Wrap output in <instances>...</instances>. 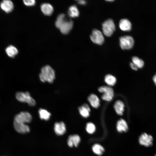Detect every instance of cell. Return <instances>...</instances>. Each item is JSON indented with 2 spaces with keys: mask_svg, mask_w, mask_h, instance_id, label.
<instances>
[{
  "mask_svg": "<svg viewBox=\"0 0 156 156\" xmlns=\"http://www.w3.org/2000/svg\"><path fill=\"white\" fill-rule=\"evenodd\" d=\"M32 117L31 114L27 112H22L16 114L14 120V126L17 131H23L27 127V123L30 122Z\"/></svg>",
  "mask_w": 156,
  "mask_h": 156,
  "instance_id": "obj_1",
  "label": "cell"
},
{
  "mask_svg": "<svg viewBox=\"0 0 156 156\" xmlns=\"http://www.w3.org/2000/svg\"><path fill=\"white\" fill-rule=\"evenodd\" d=\"M55 25L62 33L66 34L68 33L72 28L73 22L64 14H59L57 17Z\"/></svg>",
  "mask_w": 156,
  "mask_h": 156,
  "instance_id": "obj_2",
  "label": "cell"
},
{
  "mask_svg": "<svg viewBox=\"0 0 156 156\" xmlns=\"http://www.w3.org/2000/svg\"><path fill=\"white\" fill-rule=\"evenodd\" d=\"M55 73L54 70L50 66L46 65L41 69L39 75L40 80L42 82H46L52 83L55 78Z\"/></svg>",
  "mask_w": 156,
  "mask_h": 156,
  "instance_id": "obj_3",
  "label": "cell"
},
{
  "mask_svg": "<svg viewBox=\"0 0 156 156\" xmlns=\"http://www.w3.org/2000/svg\"><path fill=\"white\" fill-rule=\"evenodd\" d=\"M15 96L19 101L26 103L30 106H34L36 104L35 101L32 97L28 92H18L16 93Z\"/></svg>",
  "mask_w": 156,
  "mask_h": 156,
  "instance_id": "obj_4",
  "label": "cell"
},
{
  "mask_svg": "<svg viewBox=\"0 0 156 156\" xmlns=\"http://www.w3.org/2000/svg\"><path fill=\"white\" fill-rule=\"evenodd\" d=\"M102 29L104 34L109 37L112 35L115 30V26L113 20L109 19L105 21L102 25Z\"/></svg>",
  "mask_w": 156,
  "mask_h": 156,
  "instance_id": "obj_5",
  "label": "cell"
},
{
  "mask_svg": "<svg viewBox=\"0 0 156 156\" xmlns=\"http://www.w3.org/2000/svg\"><path fill=\"white\" fill-rule=\"evenodd\" d=\"M120 44L123 50H129L132 48L134 44V40L132 37L125 36L120 37L119 39Z\"/></svg>",
  "mask_w": 156,
  "mask_h": 156,
  "instance_id": "obj_6",
  "label": "cell"
},
{
  "mask_svg": "<svg viewBox=\"0 0 156 156\" xmlns=\"http://www.w3.org/2000/svg\"><path fill=\"white\" fill-rule=\"evenodd\" d=\"M99 92L103 94L101 96L102 99L107 101H110L112 100L114 96L113 89L109 86H103L98 89Z\"/></svg>",
  "mask_w": 156,
  "mask_h": 156,
  "instance_id": "obj_7",
  "label": "cell"
},
{
  "mask_svg": "<svg viewBox=\"0 0 156 156\" xmlns=\"http://www.w3.org/2000/svg\"><path fill=\"white\" fill-rule=\"evenodd\" d=\"M90 38L94 43L98 45L102 44L104 40V38L101 32L97 29H94L90 36Z\"/></svg>",
  "mask_w": 156,
  "mask_h": 156,
  "instance_id": "obj_8",
  "label": "cell"
},
{
  "mask_svg": "<svg viewBox=\"0 0 156 156\" xmlns=\"http://www.w3.org/2000/svg\"><path fill=\"white\" fill-rule=\"evenodd\" d=\"M138 141L141 145L146 147H149L153 144V139L151 135L144 133L139 136Z\"/></svg>",
  "mask_w": 156,
  "mask_h": 156,
  "instance_id": "obj_9",
  "label": "cell"
},
{
  "mask_svg": "<svg viewBox=\"0 0 156 156\" xmlns=\"http://www.w3.org/2000/svg\"><path fill=\"white\" fill-rule=\"evenodd\" d=\"M54 130L56 135H61L66 132V127L64 123L61 121L56 122L54 125Z\"/></svg>",
  "mask_w": 156,
  "mask_h": 156,
  "instance_id": "obj_10",
  "label": "cell"
},
{
  "mask_svg": "<svg viewBox=\"0 0 156 156\" xmlns=\"http://www.w3.org/2000/svg\"><path fill=\"white\" fill-rule=\"evenodd\" d=\"M0 6L1 9L7 13L12 11L14 8V4L10 0L3 1L0 3Z\"/></svg>",
  "mask_w": 156,
  "mask_h": 156,
  "instance_id": "obj_11",
  "label": "cell"
},
{
  "mask_svg": "<svg viewBox=\"0 0 156 156\" xmlns=\"http://www.w3.org/2000/svg\"><path fill=\"white\" fill-rule=\"evenodd\" d=\"M80 141V138L77 134L71 135L69 136L67 140V144L70 147L73 146L77 147Z\"/></svg>",
  "mask_w": 156,
  "mask_h": 156,
  "instance_id": "obj_12",
  "label": "cell"
},
{
  "mask_svg": "<svg viewBox=\"0 0 156 156\" xmlns=\"http://www.w3.org/2000/svg\"><path fill=\"white\" fill-rule=\"evenodd\" d=\"M119 26L121 30L124 31H130L132 28L131 22L128 19L124 18L121 19L119 23Z\"/></svg>",
  "mask_w": 156,
  "mask_h": 156,
  "instance_id": "obj_13",
  "label": "cell"
},
{
  "mask_svg": "<svg viewBox=\"0 0 156 156\" xmlns=\"http://www.w3.org/2000/svg\"><path fill=\"white\" fill-rule=\"evenodd\" d=\"M116 129L117 131L120 133L127 132L128 129L127 122L123 119H120L117 122Z\"/></svg>",
  "mask_w": 156,
  "mask_h": 156,
  "instance_id": "obj_14",
  "label": "cell"
},
{
  "mask_svg": "<svg viewBox=\"0 0 156 156\" xmlns=\"http://www.w3.org/2000/svg\"><path fill=\"white\" fill-rule=\"evenodd\" d=\"M88 100L91 105L93 107L97 108L100 105V100L95 94H92L88 97Z\"/></svg>",
  "mask_w": 156,
  "mask_h": 156,
  "instance_id": "obj_15",
  "label": "cell"
},
{
  "mask_svg": "<svg viewBox=\"0 0 156 156\" xmlns=\"http://www.w3.org/2000/svg\"><path fill=\"white\" fill-rule=\"evenodd\" d=\"M42 11L45 15L49 16L51 15L53 11L52 5L48 3H44L41 5Z\"/></svg>",
  "mask_w": 156,
  "mask_h": 156,
  "instance_id": "obj_16",
  "label": "cell"
},
{
  "mask_svg": "<svg viewBox=\"0 0 156 156\" xmlns=\"http://www.w3.org/2000/svg\"><path fill=\"white\" fill-rule=\"evenodd\" d=\"M125 105L120 100H117L114 104V107L117 114L122 115L124 111Z\"/></svg>",
  "mask_w": 156,
  "mask_h": 156,
  "instance_id": "obj_17",
  "label": "cell"
},
{
  "mask_svg": "<svg viewBox=\"0 0 156 156\" xmlns=\"http://www.w3.org/2000/svg\"><path fill=\"white\" fill-rule=\"evenodd\" d=\"M78 109L80 115L83 117L87 118L89 116L90 110L87 104H84L79 107Z\"/></svg>",
  "mask_w": 156,
  "mask_h": 156,
  "instance_id": "obj_18",
  "label": "cell"
},
{
  "mask_svg": "<svg viewBox=\"0 0 156 156\" xmlns=\"http://www.w3.org/2000/svg\"><path fill=\"white\" fill-rule=\"evenodd\" d=\"M5 52L8 55L11 57H14L18 53L17 48L13 45H10L5 49Z\"/></svg>",
  "mask_w": 156,
  "mask_h": 156,
  "instance_id": "obj_19",
  "label": "cell"
},
{
  "mask_svg": "<svg viewBox=\"0 0 156 156\" xmlns=\"http://www.w3.org/2000/svg\"><path fill=\"white\" fill-rule=\"evenodd\" d=\"M40 118L42 120H48L50 119L51 114L45 109L40 108L38 110Z\"/></svg>",
  "mask_w": 156,
  "mask_h": 156,
  "instance_id": "obj_20",
  "label": "cell"
},
{
  "mask_svg": "<svg viewBox=\"0 0 156 156\" xmlns=\"http://www.w3.org/2000/svg\"><path fill=\"white\" fill-rule=\"evenodd\" d=\"M68 13L69 16L72 18L77 17L79 15V10L75 5H72L69 8Z\"/></svg>",
  "mask_w": 156,
  "mask_h": 156,
  "instance_id": "obj_21",
  "label": "cell"
},
{
  "mask_svg": "<svg viewBox=\"0 0 156 156\" xmlns=\"http://www.w3.org/2000/svg\"><path fill=\"white\" fill-rule=\"evenodd\" d=\"M92 149L94 153L98 155H102L104 151V148L98 144H94L92 147Z\"/></svg>",
  "mask_w": 156,
  "mask_h": 156,
  "instance_id": "obj_22",
  "label": "cell"
},
{
  "mask_svg": "<svg viewBox=\"0 0 156 156\" xmlns=\"http://www.w3.org/2000/svg\"><path fill=\"white\" fill-rule=\"evenodd\" d=\"M105 81L109 86H113L116 82V79L115 77L110 74L106 75L105 77Z\"/></svg>",
  "mask_w": 156,
  "mask_h": 156,
  "instance_id": "obj_23",
  "label": "cell"
},
{
  "mask_svg": "<svg viewBox=\"0 0 156 156\" xmlns=\"http://www.w3.org/2000/svg\"><path fill=\"white\" fill-rule=\"evenodd\" d=\"M132 62L134 63L138 68H142L144 65L143 61L137 56H134L132 58Z\"/></svg>",
  "mask_w": 156,
  "mask_h": 156,
  "instance_id": "obj_24",
  "label": "cell"
},
{
  "mask_svg": "<svg viewBox=\"0 0 156 156\" xmlns=\"http://www.w3.org/2000/svg\"><path fill=\"white\" fill-rule=\"evenodd\" d=\"M86 130L88 133L92 134L95 131L96 127L94 124L92 122H88L86 125Z\"/></svg>",
  "mask_w": 156,
  "mask_h": 156,
  "instance_id": "obj_25",
  "label": "cell"
},
{
  "mask_svg": "<svg viewBox=\"0 0 156 156\" xmlns=\"http://www.w3.org/2000/svg\"><path fill=\"white\" fill-rule=\"evenodd\" d=\"M24 4L28 6H31L34 5L36 3L34 0H24L23 1Z\"/></svg>",
  "mask_w": 156,
  "mask_h": 156,
  "instance_id": "obj_26",
  "label": "cell"
},
{
  "mask_svg": "<svg viewBox=\"0 0 156 156\" xmlns=\"http://www.w3.org/2000/svg\"><path fill=\"white\" fill-rule=\"evenodd\" d=\"M130 65L131 68L134 70H137L138 69L137 66L132 62L130 63Z\"/></svg>",
  "mask_w": 156,
  "mask_h": 156,
  "instance_id": "obj_27",
  "label": "cell"
},
{
  "mask_svg": "<svg viewBox=\"0 0 156 156\" xmlns=\"http://www.w3.org/2000/svg\"><path fill=\"white\" fill-rule=\"evenodd\" d=\"M77 2L79 4L82 5H85L86 3V2L84 0H78Z\"/></svg>",
  "mask_w": 156,
  "mask_h": 156,
  "instance_id": "obj_28",
  "label": "cell"
},
{
  "mask_svg": "<svg viewBox=\"0 0 156 156\" xmlns=\"http://www.w3.org/2000/svg\"><path fill=\"white\" fill-rule=\"evenodd\" d=\"M153 79L155 85L156 86V74L153 77Z\"/></svg>",
  "mask_w": 156,
  "mask_h": 156,
  "instance_id": "obj_29",
  "label": "cell"
},
{
  "mask_svg": "<svg viewBox=\"0 0 156 156\" xmlns=\"http://www.w3.org/2000/svg\"><path fill=\"white\" fill-rule=\"evenodd\" d=\"M107 1H114V0H107Z\"/></svg>",
  "mask_w": 156,
  "mask_h": 156,
  "instance_id": "obj_30",
  "label": "cell"
},
{
  "mask_svg": "<svg viewBox=\"0 0 156 156\" xmlns=\"http://www.w3.org/2000/svg\"><path fill=\"white\" fill-rule=\"evenodd\" d=\"M154 156H156V154Z\"/></svg>",
  "mask_w": 156,
  "mask_h": 156,
  "instance_id": "obj_31",
  "label": "cell"
}]
</instances>
